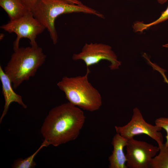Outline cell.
Wrapping results in <instances>:
<instances>
[{"label":"cell","instance_id":"6da1fadb","mask_svg":"<svg viewBox=\"0 0 168 168\" xmlns=\"http://www.w3.org/2000/svg\"><path fill=\"white\" fill-rule=\"evenodd\" d=\"M85 116L80 108L68 102L51 109L41 128L44 141L57 147L76 139L84 125Z\"/></svg>","mask_w":168,"mask_h":168},{"label":"cell","instance_id":"7a4b0ae2","mask_svg":"<svg viewBox=\"0 0 168 168\" xmlns=\"http://www.w3.org/2000/svg\"><path fill=\"white\" fill-rule=\"evenodd\" d=\"M46 58L39 46L19 47L14 51L4 71L14 89L35 74Z\"/></svg>","mask_w":168,"mask_h":168},{"label":"cell","instance_id":"3957f363","mask_svg":"<svg viewBox=\"0 0 168 168\" xmlns=\"http://www.w3.org/2000/svg\"><path fill=\"white\" fill-rule=\"evenodd\" d=\"M90 72L88 68L84 75L64 77L57 85L64 92L68 102L84 110L93 112L100 108L102 99L99 91L88 80Z\"/></svg>","mask_w":168,"mask_h":168},{"label":"cell","instance_id":"277c9868","mask_svg":"<svg viewBox=\"0 0 168 168\" xmlns=\"http://www.w3.org/2000/svg\"><path fill=\"white\" fill-rule=\"evenodd\" d=\"M31 12L35 17L47 30L54 44L58 39L55 21L60 15L80 12L104 18L102 13L83 4H72L62 0H39Z\"/></svg>","mask_w":168,"mask_h":168},{"label":"cell","instance_id":"5b68a950","mask_svg":"<svg viewBox=\"0 0 168 168\" xmlns=\"http://www.w3.org/2000/svg\"><path fill=\"white\" fill-rule=\"evenodd\" d=\"M0 28L9 33H14L16 35V38L13 44L14 51L19 48L20 40L23 38L29 40L31 46H38L36 41V37L46 29L35 17L31 11H29L18 19L10 21L7 23L1 26Z\"/></svg>","mask_w":168,"mask_h":168},{"label":"cell","instance_id":"8992f818","mask_svg":"<svg viewBox=\"0 0 168 168\" xmlns=\"http://www.w3.org/2000/svg\"><path fill=\"white\" fill-rule=\"evenodd\" d=\"M72 59L75 61L82 60L85 63L87 69L91 66L98 64L102 60H106L110 63V69H119L121 61L118 60L116 54L110 45L101 43H86L81 51L72 55Z\"/></svg>","mask_w":168,"mask_h":168},{"label":"cell","instance_id":"52a82bcc","mask_svg":"<svg viewBox=\"0 0 168 168\" xmlns=\"http://www.w3.org/2000/svg\"><path fill=\"white\" fill-rule=\"evenodd\" d=\"M114 128L116 133L128 139L135 135L145 134L155 140L159 147L163 144V136L160 132L162 128L147 123L137 107L133 109L131 119L127 124L122 126H115Z\"/></svg>","mask_w":168,"mask_h":168},{"label":"cell","instance_id":"ba28073f","mask_svg":"<svg viewBox=\"0 0 168 168\" xmlns=\"http://www.w3.org/2000/svg\"><path fill=\"white\" fill-rule=\"evenodd\" d=\"M126 165L130 168H150L152 159L159 151L158 147L132 138L126 146Z\"/></svg>","mask_w":168,"mask_h":168},{"label":"cell","instance_id":"9c48e42d","mask_svg":"<svg viewBox=\"0 0 168 168\" xmlns=\"http://www.w3.org/2000/svg\"><path fill=\"white\" fill-rule=\"evenodd\" d=\"M0 79L2 85V93L5 100L4 110L0 118L1 123L6 114L10 105L12 103H17L24 109H26L27 106L23 102L22 96L16 93L13 91L12 86V83L1 66H0Z\"/></svg>","mask_w":168,"mask_h":168},{"label":"cell","instance_id":"30bf717a","mask_svg":"<svg viewBox=\"0 0 168 168\" xmlns=\"http://www.w3.org/2000/svg\"><path fill=\"white\" fill-rule=\"evenodd\" d=\"M128 139L119 133L114 136L112 144L113 149L112 154L109 157L110 168H127L125 154L123 149L127 144Z\"/></svg>","mask_w":168,"mask_h":168},{"label":"cell","instance_id":"8fae6325","mask_svg":"<svg viewBox=\"0 0 168 168\" xmlns=\"http://www.w3.org/2000/svg\"><path fill=\"white\" fill-rule=\"evenodd\" d=\"M0 6L7 12L10 21L18 19L30 11L22 0H0Z\"/></svg>","mask_w":168,"mask_h":168},{"label":"cell","instance_id":"7c38bea8","mask_svg":"<svg viewBox=\"0 0 168 168\" xmlns=\"http://www.w3.org/2000/svg\"><path fill=\"white\" fill-rule=\"evenodd\" d=\"M159 153L152 159L150 168H168V145L163 144Z\"/></svg>","mask_w":168,"mask_h":168},{"label":"cell","instance_id":"4fadbf2b","mask_svg":"<svg viewBox=\"0 0 168 168\" xmlns=\"http://www.w3.org/2000/svg\"><path fill=\"white\" fill-rule=\"evenodd\" d=\"M49 146L48 144L44 141L39 148L32 155L24 159L20 158L14 161L12 166L13 168H33L36 164L34 161L35 156L44 147Z\"/></svg>","mask_w":168,"mask_h":168},{"label":"cell","instance_id":"5bb4252c","mask_svg":"<svg viewBox=\"0 0 168 168\" xmlns=\"http://www.w3.org/2000/svg\"><path fill=\"white\" fill-rule=\"evenodd\" d=\"M168 19V6L163 11L157 19L149 23H144L142 21H136L133 26V29L135 32H142L151 26H155Z\"/></svg>","mask_w":168,"mask_h":168},{"label":"cell","instance_id":"9a60e30c","mask_svg":"<svg viewBox=\"0 0 168 168\" xmlns=\"http://www.w3.org/2000/svg\"><path fill=\"white\" fill-rule=\"evenodd\" d=\"M155 125L164 129L166 132V141L165 144L168 145V118L161 117L157 118L155 120Z\"/></svg>","mask_w":168,"mask_h":168},{"label":"cell","instance_id":"2e32d148","mask_svg":"<svg viewBox=\"0 0 168 168\" xmlns=\"http://www.w3.org/2000/svg\"><path fill=\"white\" fill-rule=\"evenodd\" d=\"M143 57L146 59L148 63L152 67L154 70L157 71L161 74L163 78L164 82L168 84V79L165 74L166 70L151 62L146 54H144Z\"/></svg>","mask_w":168,"mask_h":168},{"label":"cell","instance_id":"e0dca14e","mask_svg":"<svg viewBox=\"0 0 168 168\" xmlns=\"http://www.w3.org/2000/svg\"><path fill=\"white\" fill-rule=\"evenodd\" d=\"M28 9L31 11L34 9L39 0H22Z\"/></svg>","mask_w":168,"mask_h":168},{"label":"cell","instance_id":"ac0fdd59","mask_svg":"<svg viewBox=\"0 0 168 168\" xmlns=\"http://www.w3.org/2000/svg\"><path fill=\"white\" fill-rule=\"evenodd\" d=\"M69 3L74 4H82L83 3L79 0H62Z\"/></svg>","mask_w":168,"mask_h":168},{"label":"cell","instance_id":"d6986e66","mask_svg":"<svg viewBox=\"0 0 168 168\" xmlns=\"http://www.w3.org/2000/svg\"><path fill=\"white\" fill-rule=\"evenodd\" d=\"M157 0V2L160 4H162L166 3V2L168 0Z\"/></svg>","mask_w":168,"mask_h":168},{"label":"cell","instance_id":"ffe728a7","mask_svg":"<svg viewBox=\"0 0 168 168\" xmlns=\"http://www.w3.org/2000/svg\"><path fill=\"white\" fill-rule=\"evenodd\" d=\"M5 36L4 34L3 33H0V40H2Z\"/></svg>","mask_w":168,"mask_h":168},{"label":"cell","instance_id":"44dd1931","mask_svg":"<svg viewBox=\"0 0 168 168\" xmlns=\"http://www.w3.org/2000/svg\"><path fill=\"white\" fill-rule=\"evenodd\" d=\"M163 46L166 48H168V43L163 45Z\"/></svg>","mask_w":168,"mask_h":168}]
</instances>
